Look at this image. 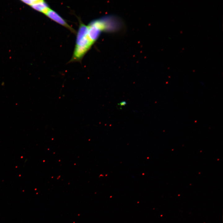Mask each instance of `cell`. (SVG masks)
<instances>
[{
	"mask_svg": "<svg viewBox=\"0 0 223 223\" xmlns=\"http://www.w3.org/2000/svg\"><path fill=\"white\" fill-rule=\"evenodd\" d=\"M93 44L88 36L87 26L80 21L74 51L68 63L81 62L84 55Z\"/></svg>",
	"mask_w": 223,
	"mask_h": 223,
	"instance_id": "1",
	"label": "cell"
},
{
	"mask_svg": "<svg viewBox=\"0 0 223 223\" xmlns=\"http://www.w3.org/2000/svg\"><path fill=\"white\" fill-rule=\"evenodd\" d=\"M87 27L88 36L93 43L97 40L101 31L106 28L104 23L100 20L92 21Z\"/></svg>",
	"mask_w": 223,
	"mask_h": 223,
	"instance_id": "2",
	"label": "cell"
},
{
	"mask_svg": "<svg viewBox=\"0 0 223 223\" xmlns=\"http://www.w3.org/2000/svg\"><path fill=\"white\" fill-rule=\"evenodd\" d=\"M45 15L52 20L66 28L72 32L75 33V30L70 26L63 18L50 8Z\"/></svg>",
	"mask_w": 223,
	"mask_h": 223,
	"instance_id": "3",
	"label": "cell"
},
{
	"mask_svg": "<svg viewBox=\"0 0 223 223\" xmlns=\"http://www.w3.org/2000/svg\"><path fill=\"white\" fill-rule=\"evenodd\" d=\"M31 6L35 10L42 12L44 14L50 8L47 3L43 0H37L36 2Z\"/></svg>",
	"mask_w": 223,
	"mask_h": 223,
	"instance_id": "4",
	"label": "cell"
},
{
	"mask_svg": "<svg viewBox=\"0 0 223 223\" xmlns=\"http://www.w3.org/2000/svg\"><path fill=\"white\" fill-rule=\"evenodd\" d=\"M126 102H122L119 104V105L120 107H122L123 106H125L126 104Z\"/></svg>",
	"mask_w": 223,
	"mask_h": 223,
	"instance_id": "5",
	"label": "cell"
}]
</instances>
